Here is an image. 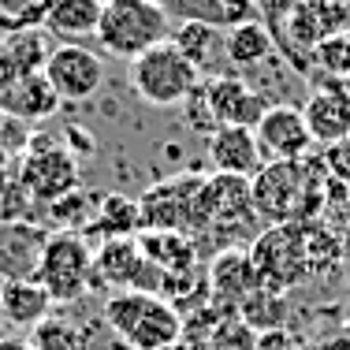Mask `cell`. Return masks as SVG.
Returning a JSON list of instances; mask_svg holds the SVG:
<instances>
[{
    "instance_id": "obj_30",
    "label": "cell",
    "mask_w": 350,
    "mask_h": 350,
    "mask_svg": "<svg viewBox=\"0 0 350 350\" xmlns=\"http://www.w3.org/2000/svg\"><path fill=\"white\" fill-rule=\"evenodd\" d=\"M164 350H209V347H205V339H179V343H172Z\"/></svg>"
},
{
    "instance_id": "obj_12",
    "label": "cell",
    "mask_w": 350,
    "mask_h": 350,
    "mask_svg": "<svg viewBox=\"0 0 350 350\" xmlns=\"http://www.w3.org/2000/svg\"><path fill=\"white\" fill-rule=\"evenodd\" d=\"M261 142L250 127H216L209 135V161L220 175H239V179H254L265 168L261 161Z\"/></svg>"
},
{
    "instance_id": "obj_19",
    "label": "cell",
    "mask_w": 350,
    "mask_h": 350,
    "mask_svg": "<svg viewBox=\"0 0 350 350\" xmlns=\"http://www.w3.org/2000/svg\"><path fill=\"white\" fill-rule=\"evenodd\" d=\"M254 179H239V175H220L216 172L205 190H209V205H213V224H224L231 228L235 220H246L254 213Z\"/></svg>"
},
{
    "instance_id": "obj_28",
    "label": "cell",
    "mask_w": 350,
    "mask_h": 350,
    "mask_svg": "<svg viewBox=\"0 0 350 350\" xmlns=\"http://www.w3.org/2000/svg\"><path fill=\"white\" fill-rule=\"evenodd\" d=\"M15 79H19V71H15V64L8 60V53H4V49H0V94H4V90L12 86Z\"/></svg>"
},
{
    "instance_id": "obj_16",
    "label": "cell",
    "mask_w": 350,
    "mask_h": 350,
    "mask_svg": "<svg viewBox=\"0 0 350 350\" xmlns=\"http://www.w3.org/2000/svg\"><path fill=\"white\" fill-rule=\"evenodd\" d=\"M56 105H60V97L49 86L45 71L41 75H19V79L0 94V108H4L8 116H15V120H49V116L56 112Z\"/></svg>"
},
{
    "instance_id": "obj_11",
    "label": "cell",
    "mask_w": 350,
    "mask_h": 350,
    "mask_svg": "<svg viewBox=\"0 0 350 350\" xmlns=\"http://www.w3.org/2000/svg\"><path fill=\"white\" fill-rule=\"evenodd\" d=\"M254 135L261 142V153H272L276 161H302L313 146L306 112L295 105H269V112L261 116Z\"/></svg>"
},
{
    "instance_id": "obj_5",
    "label": "cell",
    "mask_w": 350,
    "mask_h": 350,
    "mask_svg": "<svg viewBox=\"0 0 350 350\" xmlns=\"http://www.w3.org/2000/svg\"><path fill=\"white\" fill-rule=\"evenodd\" d=\"M306 235L291 224H272L250 250V261L257 269V280L269 291L295 287L306 272Z\"/></svg>"
},
{
    "instance_id": "obj_2",
    "label": "cell",
    "mask_w": 350,
    "mask_h": 350,
    "mask_svg": "<svg viewBox=\"0 0 350 350\" xmlns=\"http://www.w3.org/2000/svg\"><path fill=\"white\" fill-rule=\"evenodd\" d=\"M172 41V19L161 4L149 0H108L97 23V45L108 56L138 60L142 53Z\"/></svg>"
},
{
    "instance_id": "obj_7",
    "label": "cell",
    "mask_w": 350,
    "mask_h": 350,
    "mask_svg": "<svg viewBox=\"0 0 350 350\" xmlns=\"http://www.w3.org/2000/svg\"><path fill=\"white\" fill-rule=\"evenodd\" d=\"M202 101L213 116V127H250L254 131L261 123V116L269 112V101L243 82V75H213L202 86Z\"/></svg>"
},
{
    "instance_id": "obj_23",
    "label": "cell",
    "mask_w": 350,
    "mask_h": 350,
    "mask_svg": "<svg viewBox=\"0 0 350 350\" xmlns=\"http://www.w3.org/2000/svg\"><path fill=\"white\" fill-rule=\"evenodd\" d=\"M138 246L161 272H190L194 269V243L183 239L179 231H146L138 239Z\"/></svg>"
},
{
    "instance_id": "obj_3",
    "label": "cell",
    "mask_w": 350,
    "mask_h": 350,
    "mask_svg": "<svg viewBox=\"0 0 350 350\" xmlns=\"http://www.w3.org/2000/svg\"><path fill=\"white\" fill-rule=\"evenodd\" d=\"M131 86H135L138 101L149 108H183L190 101L198 86H202V71L172 45L149 49L138 60H131Z\"/></svg>"
},
{
    "instance_id": "obj_4",
    "label": "cell",
    "mask_w": 350,
    "mask_h": 350,
    "mask_svg": "<svg viewBox=\"0 0 350 350\" xmlns=\"http://www.w3.org/2000/svg\"><path fill=\"white\" fill-rule=\"evenodd\" d=\"M34 280L49 291L53 302H75V298H82L90 291V280H94V254H90V243L79 231L49 235Z\"/></svg>"
},
{
    "instance_id": "obj_25",
    "label": "cell",
    "mask_w": 350,
    "mask_h": 350,
    "mask_svg": "<svg viewBox=\"0 0 350 350\" xmlns=\"http://www.w3.org/2000/svg\"><path fill=\"white\" fill-rule=\"evenodd\" d=\"M239 310L246 313V324L257 332H276L283 324V302H280L276 291H269V287H257Z\"/></svg>"
},
{
    "instance_id": "obj_14",
    "label": "cell",
    "mask_w": 350,
    "mask_h": 350,
    "mask_svg": "<svg viewBox=\"0 0 350 350\" xmlns=\"http://www.w3.org/2000/svg\"><path fill=\"white\" fill-rule=\"evenodd\" d=\"M172 45L179 49L198 71L235 75L228 64V49H224V30L205 27V23H179V30L172 34Z\"/></svg>"
},
{
    "instance_id": "obj_33",
    "label": "cell",
    "mask_w": 350,
    "mask_h": 350,
    "mask_svg": "<svg viewBox=\"0 0 350 350\" xmlns=\"http://www.w3.org/2000/svg\"><path fill=\"white\" fill-rule=\"evenodd\" d=\"M97 4H101V8H105V4H108V0H97Z\"/></svg>"
},
{
    "instance_id": "obj_15",
    "label": "cell",
    "mask_w": 350,
    "mask_h": 350,
    "mask_svg": "<svg viewBox=\"0 0 350 350\" xmlns=\"http://www.w3.org/2000/svg\"><path fill=\"white\" fill-rule=\"evenodd\" d=\"M53 298L38 280H8L0 287V313L12 328H38L41 321H49Z\"/></svg>"
},
{
    "instance_id": "obj_6",
    "label": "cell",
    "mask_w": 350,
    "mask_h": 350,
    "mask_svg": "<svg viewBox=\"0 0 350 350\" xmlns=\"http://www.w3.org/2000/svg\"><path fill=\"white\" fill-rule=\"evenodd\" d=\"M45 79H49V86L56 90L60 101L82 105L101 90L105 64H101V56L86 45H56L53 56H49V64H45Z\"/></svg>"
},
{
    "instance_id": "obj_22",
    "label": "cell",
    "mask_w": 350,
    "mask_h": 350,
    "mask_svg": "<svg viewBox=\"0 0 350 350\" xmlns=\"http://www.w3.org/2000/svg\"><path fill=\"white\" fill-rule=\"evenodd\" d=\"M306 123L313 131V142H343L350 135V105L336 94H313L302 108Z\"/></svg>"
},
{
    "instance_id": "obj_1",
    "label": "cell",
    "mask_w": 350,
    "mask_h": 350,
    "mask_svg": "<svg viewBox=\"0 0 350 350\" xmlns=\"http://www.w3.org/2000/svg\"><path fill=\"white\" fill-rule=\"evenodd\" d=\"M105 321L131 350H164L183 339V317L161 295L120 291L105 302Z\"/></svg>"
},
{
    "instance_id": "obj_13",
    "label": "cell",
    "mask_w": 350,
    "mask_h": 350,
    "mask_svg": "<svg viewBox=\"0 0 350 350\" xmlns=\"http://www.w3.org/2000/svg\"><path fill=\"white\" fill-rule=\"evenodd\" d=\"M168 15H179V23H205L216 30H231L239 23H254L261 15L257 0H168Z\"/></svg>"
},
{
    "instance_id": "obj_9",
    "label": "cell",
    "mask_w": 350,
    "mask_h": 350,
    "mask_svg": "<svg viewBox=\"0 0 350 350\" xmlns=\"http://www.w3.org/2000/svg\"><path fill=\"white\" fill-rule=\"evenodd\" d=\"M254 213L261 220L283 224L302 213V168L298 161H272L254 175Z\"/></svg>"
},
{
    "instance_id": "obj_17",
    "label": "cell",
    "mask_w": 350,
    "mask_h": 350,
    "mask_svg": "<svg viewBox=\"0 0 350 350\" xmlns=\"http://www.w3.org/2000/svg\"><path fill=\"white\" fill-rule=\"evenodd\" d=\"M101 4L97 0H49V12L41 27L49 34L64 38V45H79L86 38H97Z\"/></svg>"
},
{
    "instance_id": "obj_26",
    "label": "cell",
    "mask_w": 350,
    "mask_h": 350,
    "mask_svg": "<svg viewBox=\"0 0 350 350\" xmlns=\"http://www.w3.org/2000/svg\"><path fill=\"white\" fill-rule=\"evenodd\" d=\"M97 220H101L108 231L127 235V231L142 228V205L131 202V198H123V194H108L101 202V209H97Z\"/></svg>"
},
{
    "instance_id": "obj_24",
    "label": "cell",
    "mask_w": 350,
    "mask_h": 350,
    "mask_svg": "<svg viewBox=\"0 0 350 350\" xmlns=\"http://www.w3.org/2000/svg\"><path fill=\"white\" fill-rule=\"evenodd\" d=\"M27 343H30V350H86L82 332L68 321H56V317H49L38 328H30Z\"/></svg>"
},
{
    "instance_id": "obj_27",
    "label": "cell",
    "mask_w": 350,
    "mask_h": 350,
    "mask_svg": "<svg viewBox=\"0 0 350 350\" xmlns=\"http://www.w3.org/2000/svg\"><path fill=\"white\" fill-rule=\"evenodd\" d=\"M41 4H45V0H0V27L15 30V23H19L23 15L38 12Z\"/></svg>"
},
{
    "instance_id": "obj_10",
    "label": "cell",
    "mask_w": 350,
    "mask_h": 350,
    "mask_svg": "<svg viewBox=\"0 0 350 350\" xmlns=\"http://www.w3.org/2000/svg\"><path fill=\"white\" fill-rule=\"evenodd\" d=\"M19 179L30 198H38V202H60V198L75 194V187H79V164H75V157L68 149L41 142V146H34L27 153Z\"/></svg>"
},
{
    "instance_id": "obj_29",
    "label": "cell",
    "mask_w": 350,
    "mask_h": 350,
    "mask_svg": "<svg viewBox=\"0 0 350 350\" xmlns=\"http://www.w3.org/2000/svg\"><path fill=\"white\" fill-rule=\"evenodd\" d=\"M82 135H86V131H79V127H68V146H75L79 153H94V142H86Z\"/></svg>"
},
{
    "instance_id": "obj_31",
    "label": "cell",
    "mask_w": 350,
    "mask_h": 350,
    "mask_svg": "<svg viewBox=\"0 0 350 350\" xmlns=\"http://www.w3.org/2000/svg\"><path fill=\"white\" fill-rule=\"evenodd\" d=\"M324 350H350V339H332Z\"/></svg>"
},
{
    "instance_id": "obj_8",
    "label": "cell",
    "mask_w": 350,
    "mask_h": 350,
    "mask_svg": "<svg viewBox=\"0 0 350 350\" xmlns=\"http://www.w3.org/2000/svg\"><path fill=\"white\" fill-rule=\"evenodd\" d=\"M94 280H105V283H120L123 291H149L153 295L164 280V272L142 254L138 239H127V235H112L108 243L94 254Z\"/></svg>"
},
{
    "instance_id": "obj_18",
    "label": "cell",
    "mask_w": 350,
    "mask_h": 350,
    "mask_svg": "<svg viewBox=\"0 0 350 350\" xmlns=\"http://www.w3.org/2000/svg\"><path fill=\"white\" fill-rule=\"evenodd\" d=\"M209 280H213L209 283L213 295L220 298V302H239V306L261 287L254 261H250V254H243V250H228V254L216 257L213 269H209Z\"/></svg>"
},
{
    "instance_id": "obj_34",
    "label": "cell",
    "mask_w": 350,
    "mask_h": 350,
    "mask_svg": "<svg viewBox=\"0 0 350 350\" xmlns=\"http://www.w3.org/2000/svg\"><path fill=\"white\" fill-rule=\"evenodd\" d=\"M0 317H4V313H0Z\"/></svg>"
},
{
    "instance_id": "obj_21",
    "label": "cell",
    "mask_w": 350,
    "mask_h": 350,
    "mask_svg": "<svg viewBox=\"0 0 350 350\" xmlns=\"http://www.w3.org/2000/svg\"><path fill=\"white\" fill-rule=\"evenodd\" d=\"M0 49L8 53V60L15 64L19 75H41L56 45H53V34H49L45 27H23V30L4 34Z\"/></svg>"
},
{
    "instance_id": "obj_32",
    "label": "cell",
    "mask_w": 350,
    "mask_h": 350,
    "mask_svg": "<svg viewBox=\"0 0 350 350\" xmlns=\"http://www.w3.org/2000/svg\"><path fill=\"white\" fill-rule=\"evenodd\" d=\"M149 4H161V8H164V4H168V0H149Z\"/></svg>"
},
{
    "instance_id": "obj_20",
    "label": "cell",
    "mask_w": 350,
    "mask_h": 350,
    "mask_svg": "<svg viewBox=\"0 0 350 350\" xmlns=\"http://www.w3.org/2000/svg\"><path fill=\"white\" fill-rule=\"evenodd\" d=\"M224 49H228V64L231 68H257L276 53V38L261 19L254 23H239V27L224 30Z\"/></svg>"
}]
</instances>
